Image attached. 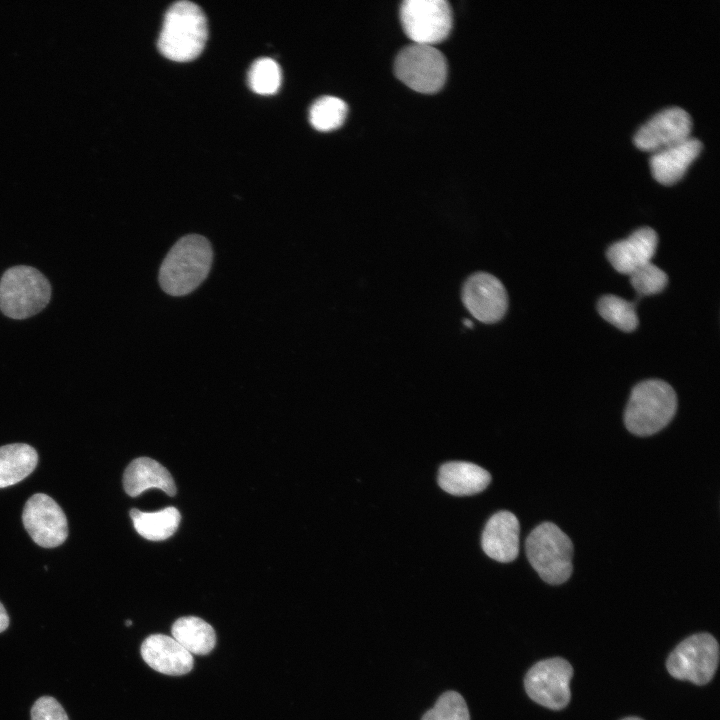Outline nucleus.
<instances>
[{"label":"nucleus","instance_id":"obj_22","mask_svg":"<svg viewBox=\"0 0 720 720\" xmlns=\"http://www.w3.org/2000/svg\"><path fill=\"white\" fill-rule=\"evenodd\" d=\"M348 112L347 104L334 96L318 98L309 110V121L319 131L327 132L340 127Z\"/></svg>","mask_w":720,"mask_h":720},{"label":"nucleus","instance_id":"obj_26","mask_svg":"<svg viewBox=\"0 0 720 720\" xmlns=\"http://www.w3.org/2000/svg\"><path fill=\"white\" fill-rule=\"evenodd\" d=\"M629 276L631 285L640 295L657 294L668 283L667 274L651 262L640 266Z\"/></svg>","mask_w":720,"mask_h":720},{"label":"nucleus","instance_id":"obj_1","mask_svg":"<svg viewBox=\"0 0 720 720\" xmlns=\"http://www.w3.org/2000/svg\"><path fill=\"white\" fill-rule=\"evenodd\" d=\"M213 262V249L198 234L181 237L171 247L159 268L161 289L170 296H185L207 278Z\"/></svg>","mask_w":720,"mask_h":720},{"label":"nucleus","instance_id":"obj_18","mask_svg":"<svg viewBox=\"0 0 720 720\" xmlns=\"http://www.w3.org/2000/svg\"><path fill=\"white\" fill-rule=\"evenodd\" d=\"M490 482V473L470 462H447L440 467L438 473L440 488L456 496L477 494L487 488Z\"/></svg>","mask_w":720,"mask_h":720},{"label":"nucleus","instance_id":"obj_14","mask_svg":"<svg viewBox=\"0 0 720 720\" xmlns=\"http://www.w3.org/2000/svg\"><path fill=\"white\" fill-rule=\"evenodd\" d=\"M520 526L509 511H499L487 521L482 533V549L490 558L503 563L516 559L519 552Z\"/></svg>","mask_w":720,"mask_h":720},{"label":"nucleus","instance_id":"obj_28","mask_svg":"<svg viewBox=\"0 0 720 720\" xmlns=\"http://www.w3.org/2000/svg\"><path fill=\"white\" fill-rule=\"evenodd\" d=\"M8 626H9V616H8L3 604L0 602V633L3 632L4 630H6Z\"/></svg>","mask_w":720,"mask_h":720},{"label":"nucleus","instance_id":"obj_7","mask_svg":"<svg viewBox=\"0 0 720 720\" xmlns=\"http://www.w3.org/2000/svg\"><path fill=\"white\" fill-rule=\"evenodd\" d=\"M719 662V645L709 633H698L680 642L670 653L666 668L670 675L696 685L708 683Z\"/></svg>","mask_w":720,"mask_h":720},{"label":"nucleus","instance_id":"obj_17","mask_svg":"<svg viewBox=\"0 0 720 720\" xmlns=\"http://www.w3.org/2000/svg\"><path fill=\"white\" fill-rule=\"evenodd\" d=\"M125 492L136 497L147 489L157 488L170 496L176 494V486L170 472L157 461L139 457L128 464L123 474Z\"/></svg>","mask_w":720,"mask_h":720},{"label":"nucleus","instance_id":"obj_12","mask_svg":"<svg viewBox=\"0 0 720 720\" xmlns=\"http://www.w3.org/2000/svg\"><path fill=\"white\" fill-rule=\"evenodd\" d=\"M462 301L473 317L488 324L499 321L508 307L505 287L499 279L485 272H477L466 280Z\"/></svg>","mask_w":720,"mask_h":720},{"label":"nucleus","instance_id":"obj_9","mask_svg":"<svg viewBox=\"0 0 720 720\" xmlns=\"http://www.w3.org/2000/svg\"><path fill=\"white\" fill-rule=\"evenodd\" d=\"M571 664L560 657L549 658L534 664L526 673L524 686L528 696L536 703L560 710L570 701Z\"/></svg>","mask_w":720,"mask_h":720},{"label":"nucleus","instance_id":"obj_8","mask_svg":"<svg viewBox=\"0 0 720 720\" xmlns=\"http://www.w3.org/2000/svg\"><path fill=\"white\" fill-rule=\"evenodd\" d=\"M400 19L413 43L431 46L447 38L453 23L451 7L444 0H406Z\"/></svg>","mask_w":720,"mask_h":720},{"label":"nucleus","instance_id":"obj_29","mask_svg":"<svg viewBox=\"0 0 720 720\" xmlns=\"http://www.w3.org/2000/svg\"><path fill=\"white\" fill-rule=\"evenodd\" d=\"M622 720H643V719L638 718V717H626V718H624V719H622Z\"/></svg>","mask_w":720,"mask_h":720},{"label":"nucleus","instance_id":"obj_24","mask_svg":"<svg viewBox=\"0 0 720 720\" xmlns=\"http://www.w3.org/2000/svg\"><path fill=\"white\" fill-rule=\"evenodd\" d=\"M281 69L271 58H260L253 62L248 72V84L252 91L261 95H271L281 85Z\"/></svg>","mask_w":720,"mask_h":720},{"label":"nucleus","instance_id":"obj_11","mask_svg":"<svg viewBox=\"0 0 720 720\" xmlns=\"http://www.w3.org/2000/svg\"><path fill=\"white\" fill-rule=\"evenodd\" d=\"M692 120L678 106L662 109L649 118L634 134L635 145L646 151H657L681 142L690 136Z\"/></svg>","mask_w":720,"mask_h":720},{"label":"nucleus","instance_id":"obj_30","mask_svg":"<svg viewBox=\"0 0 720 720\" xmlns=\"http://www.w3.org/2000/svg\"><path fill=\"white\" fill-rule=\"evenodd\" d=\"M131 624H132V622L130 620L126 621V626H130Z\"/></svg>","mask_w":720,"mask_h":720},{"label":"nucleus","instance_id":"obj_5","mask_svg":"<svg viewBox=\"0 0 720 720\" xmlns=\"http://www.w3.org/2000/svg\"><path fill=\"white\" fill-rule=\"evenodd\" d=\"M48 279L36 268L17 265L0 279V310L12 319H26L43 310L51 298Z\"/></svg>","mask_w":720,"mask_h":720},{"label":"nucleus","instance_id":"obj_13","mask_svg":"<svg viewBox=\"0 0 720 720\" xmlns=\"http://www.w3.org/2000/svg\"><path fill=\"white\" fill-rule=\"evenodd\" d=\"M143 660L155 671L171 676L189 673L194 659L173 637L163 634L148 636L141 645Z\"/></svg>","mask_w":720,"mask_h":720},{"label":"nucleus","instance_id":"obj_19","mask_svg":"<svg viewBox=\"0 0 720 720\" xmlns=\"http://www.w3.org/2000/svg\"><path fill=\"white\" fill-rule=\"evenodd\" d=\"M37 451L25 443H13L0 447V488L14 485L36 468Z\"/></svg>","mask_w":720,"mask_h":720},{"label":"nucleus","instance_id":"obj_6","mask_svg":"<svg viewBox=\"0 0 720 720\" xmlns=\"http://www.w3.org/2000/svg\"><path fill=\"white\" fill-rule=\"evenodd\" d=\"M394 71L397 78L412 90L430 94L439 91L445 84L447 61L434 46L412 43L397 55Z\"/></svg>","mask_w":720,"mask_h":720},{"label":"nucleus","instance_id":"obj_27","mask_svg":"<svg viewBox=\"0 0 720 720\" xmlns=\"http://www.w3.org/2000/svg\"><path fill=\"white\" fill-rule=\"evenodd\" d=\"M31 720H69V718L56 699L43 696L33 704Z\"/></svg>","mask_w":720,"mask_h":720},{"label":"nucleus","instance_id":"obj_25","mask_svg":"<svg viewBox=\"0 0 720 720\" xmlns=\"http://www.w3.org/2000/svg\"><path fill=\"white\" fill-rule=\"evenodd\" d=\"M421 720H470L464 698L456 691L444 692Z\"/></svg>","mask_w":720,"mask_h":720},{"label":"nucleus","instance_id":"obj_2","mask_svg":"<svg viewBox=\"0 0 720 720\" xmlns=\"http://www.w3.org/2000/svg\"><path fill=\"white\" fill-rule=\"evenodd\" d=\"M207 36V20L202 9L183 0L172 4L165 13L157 46L166 58L186 62L202 52Z\"/></svg>","mask_w":720,"mask_h":720},{"label":"nucleus","instance_id":"obj_21","mask_svg":"<svg viewBox=\"0 0 720 720\" xmlns=\"http://www.w3.org/2000/svg\"><path fill=\"white\" fill-rule=\"evenodd\" d=\"M129 514L138 534L151 541H161L172 536L181 520V515L175 507H167L156 512L131 509Z\"/></svg>","mask_w":720,"mask_h":720},{"label":"nucleus","instance_id":"obj_15","mask_svg":"<svg viewBox=\"0 0 720 720\" xmlns=\"http://www.w3.org/2000/svg\"><path fill=\"white\" fill-rule=\"evenodd\" d=\"M657 243L655 230L641 227L626 239L613 243L607 250V258L616 271L630 275L640 266L651 262Z\"/></svg>","mask_w":720,"mask_h":720},{"label":"nucleus","instance_id":"obj_23","mask_svg":"<svg viewBox=\"0 0 720 720\" xmlns=\"http://www.w3.org/2000/svg\"><path fill=\"white\" fill-rule=\"evenodd\" d=\"M597 308L606 321L624 332H631L638 326L634 305L621 297L605 295L599 300Z\"/></svg>","mask_w":720,"mask_h":720},{"label":"nucleus","instance_id":"obj_4","mask_svg":"<svg viewBox=\"0 0 720 720\" xmlns=\"http://www.w3.org/2000/svg\"><path fill=\"white\" fill-rule=\"evenodd\" d=\"M526 555L534 570L548 584L566 582L573 570V545L554 523L543 522L528 535Z\"/></svg>","mask_w":720,"mask_h":720},{"label":"nucleus","instance_id":"obj_10","mask_svg":"<svg viewBox=\"0 0 720 720\" xmlns=\"http://www.w3.org/2000/svg\"><path fill=\"white\" fill-rule=\"evenodd\" d=\"M22 521L32 540L41 547H57L67 539L68 524L64 511L46 494H34L26 501Z\"/></svg>","mask_w":720,"mask_h":720},{"label":"nucleus","instance_id":"obj_20","mask_svg":"<svg viewBox=\"0 0 720 720\" xmlns=\"http://www.w3.org/2000/svg\"><path fill=\"white\" fill-rule=\"evenodd\" d=\"M172 637L192 655H207L216 644L213 627L196 616L177 619L171 628Z\"/></svg>","mask_w":720,"mask_h":720},{"label":"nucleus","instance_id":"obj_3","mask_svg":"<svg viewBox=\"0 0 720 720\" xmlns=\"http://www.w3.org/2000/svg\"><path fill=\"white\" fill-rule=\"evenodd\" d=\"M676 410L674 389L662 380L650 379L633 388L624 412V422L632 434L650 436L667 426Z\"/></svg>","mask_w":720,"mask_h":720},{"label":"nucleus","instance_id":"obj_16","mask_svg":"<svg viewBox=\"0 0 720 720\" xmlns=\"http://www.w3.org/2000/svg\"><path fill=\"white\" fill-rule=\"evenodd\" d=\"M701 149V141L689 136L681 142L655 151L649 159L654 178L662 184L675 183L682 178Z\"/></svg>","mask_w":720,"mask_h":720}]
</instances>
